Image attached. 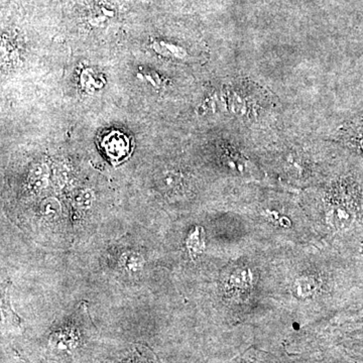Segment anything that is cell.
<instances>
[{"instance_id":"obj_1","label":"cell","mask_w":363,"mask_h":363,"mask_svg":"<svg viewBox=\"0 0 363 363\" xmlns=\"http://www.w3.org/2000/svg\"><path fill=\"white\" fill-rule=\"evenodd\" d=\"M101 147L113 162H121L130 154V139L119 132H113L107 134L101 141Z\"/></svg>"},{"instance_id":"obj_2","label":"cell","mask_w":363,"mask_h":363,"mask_svg":"<svg viewBox=\"0 0 363 363\" xmlns=\"http://www.w3.org/2000/svg\"><path fill=\"white\" fill-rule=\"evenodd\" d=\"M255 281V274L253 270L246 266L236 268L235 270L231 272L229 281H227V287L232 292H244L248 291L253 285Z\"/></svg>"},{"instance_id":"obj_3","label":"cell","mask_w":363,"mask_h":363,"mask_svg":"<svg viewBox=\"0 0 363 363\" xmlns=\"http://www.w3.org/2000/svg\"><path fill=\"white\" fill-rule=\"evenodd\" d=\"M353 221V212L345 205L334 206L327 213L328 224L336 231H344L351 226Z\"/></svg>"},{"instance_id":"obj_4","label":"cell","mask_w":363,"mask_h":363,"mask_svg":"<svg viewBox=\"0 0 363 363\" xmlns=\"http://www.w3.org/2000/svg\"><path fill=\"white\" fill-rule=\"evenodd\" d=\"M318 290V281L312 276H301L293 281L291 291L294 297L305 300L313 297Z\"/></svg>"},{"instance_id":"obj_5","label":"cell","mask_w":363,"mask_h":363,"mask_svg":"<svg viewBox=\"0 0 363 363\" xmlns=\"http://www.w3.org/2000/svg\"><path fill=\"white\" fill-rule=\"evenodd\" d=\"M121 264L128 274H137L141 272L145 266V259L137 253H128L122 257Z\"/></svg>"},{"instance_id":"obj_6","label":"cell","mask_w":363,"mask_h":363,"mask_svg":"<svg viewBox=\"0 0 363 363\" xmlns=\"http://www.w3.org/2000/svg\"><path fill=\"white\" fill-rule=\"evenodd\" d=\"M201 229H195V231L191 232L189 235L188 240H187V248L189 249V253L193 257L199 255L205 248L204 244V238L202 235Z\"/></svg>"},{"instance_id":"obj_7","label":"cell","mask_w":363,"mask_h":363,"mask_svg":"<svg viewBox=\"0 0 363 363\" xmlns=\"http://www.w3.org/2000/svg\"><path fill=\"white\" fill-rule=\"evenodd\" d=\"M40 213L46 220H56L61 214V206L56 199L46 200L40 206Z\"/></svg>"},{"instance_id":"obj_8","label":"cell","mask_w":363,"mask_h":363,"mask_svg":"<svg viewBox=\"0 0 363 363\" xmlns=\"http://www.w3.org/2000/svg\"><path fill=\"white\" fill-rule=\"evenodd\" d=\"M349 137L353 145L363 152V118L350 128Z\"/></svg>"},{"instance_id":"obj_9","label":"cell","mask_w":363,"mask_h":363,"mask_svg":"<svg viewBox=\"0 0 363 363\" xmlns=\"http://www.w3.org/2000/svg\"><path fill=\"white\" fill-rule=\"evenodd\" d=\"M266 216L274 224L280 225L281 227H285V229L291 226V221L288 219V217L281 216L276 212L268 211Z\"/></svg>"},{"instance_id":"obj_10","label":"cell","mask_w":363,"mask_h":363,"mask_svg":"<svg viewBox=\"0 0 363 363\" xmlns=\"http://www.w3.org/2000/svg\"><path fill=\"white\" fill-rule=\"evenodd\" d=\"M91 195H90L89 193H83V194L79 197L78 200H77L78 205L82 208L89 207V206L91 205Z\"/></svg>"}]
</instances>
